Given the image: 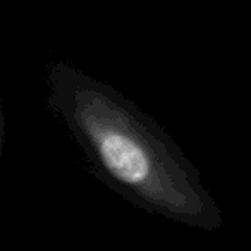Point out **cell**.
<instances>
[{"instance_id": "1", "label": "cell", "mask_w": 251, "mask_h": 251, "mask_svg": "<svg viewBox=\"0 0 251 251\" xmlns=\"http://www.w3.org/2000/svg\"><path fill=\"white\" fill-rule=\"evenodd\" d=\"M47 108L69 131L93 177L138 210L215 232L224 215L176 140L112 84L66 60L47 69Z\"/></svg>"}]
</instances>
